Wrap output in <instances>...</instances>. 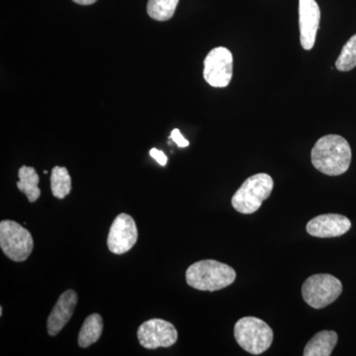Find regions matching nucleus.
Masks as SVG:
<instances>
[{
    "label": "nucleus",
    "instance_id": "9",
    "mask_svg": "<svg viewBox=\"0 0 356 356\" xmlns=\"http://www.w3.org/2000/svg\"><path fill=\"white\" fill-rule=\"evenodd\" d=\"M138 229L135 220L130 215L122 213L118 215L109 229L107 245L115 254L128 252L138 241Z\"/></svg>",
    "mask_w": 356,
    "mask_h": 356
},
{
    "label": "nucleus",
    "instance_id": "7",
    "mask_svg": "<svg viewBox=\"0 0 356 356\" xmlns=\"http://www.w3.org/2000/svg\"><path fill=\"white\" fill-rule=\"evenodd\" d=\"M233 55L228 49H213L204 60V79L213 88H226L233 76Z\"/></svg>",
    "mask_w": 356,
    "mask_h": 356
},
{
    "label": "nucleus",
    "instance_id": "5",
    "mask_svg": "<svg viewBox=\"0 0 356 356\" xmlns=\"http://www.w3.org/2000/svg\"><path fill=\"white\" fill-rule=\"evenodd\" d=\"M0 247L11 261H25L34 248V241L28 229L11 220L0 222Z\"/></svg>",
    "mask_w": 356,
    "mask_h": 356
},
{
    "label": "nucleus",
    "instance_id": "17",
    "mask_svg": "<svg viewBox=\"0 0 356 356\" xmlns=\"http://www.w3.org/2000/svg\"><path fill=\"white\" fill-rule=\"evenodd\" d=\"M179 0H149L147 10L149 17L156 21H168L175 15Z\"/></svg>",
    "mask_w": 356,
    "mask_h": 356
},
{
    "label": "nucleus",
    "instance_id": "8",
    "mask_svg": "<svg viewBox=\"0 0 356 356\" xmlns=\"http://www.w3.org/2000/svg\"><path fill=\"white\" fill-rule=\"evenodd\" d=\"M178 334L172 323L161 318H151L140 325L138 339L140 346L147 350L170 348L177 343Z\"/></svg>",
    "mask_w": 356,
    "mask_h": 356
},
{
    "label": "nucleus",
    "instance_id": "6",
    "mask_svg": "<svg viewBox=\"0 0 356 356\" xmlns=\"http://www.w3.org/2000/svg\"><path fill=\"white\" fill-rule=\"evenodd\" d=\"M343 292L341 281L331 274H315L304 282L302 296L314 309H322L334 303Z\"/></svg>",
    "mask_w": 356,
    "mask_h": 356
},
{
    "label": "nucleus",
    "instance_id": "14",
    "mask_svg": "<svg viewBox=\"0 0 356 356\" xmlns=\"http://www.w3.org/2000/svg\"><path fill=\"white\" fill-rule=\"evenodd\" d=\"M19 181L17 182V188L25 194L29 202H36L41 195V189L39 188V175L31 166H21L18 172Z\"/></svg>",
    "mask_w": 356,
    "mask_h": 356
},
{
    "label": "nucleus",
    "instance_id": "20",
    "mask_svg": "<svg viewBox=\"0 0 356 356\" xmlns=\"http://www.w3.org/2000/svg\"><path fill=\"white\" fill-rule=\"evenodd\" d=\"M149 154H151L152 158L158 161L159 165L165 166L166 163H168V156H165L163 152L159 151V149H156V147H154V149L149 151Z\"/></svg>",
    "mask_w": 356,
    "mask_h": 356
},
{
    "label": "nucleus",
    "instance_id": "22",
    "mask_svg": "<svg viewBox=\"0 0 356 356\" xmlns=\"http://www.w3.org/2000/svg\"><path fill=\"white\" fill-rule=\"evenodd\" d=\"M2 312H3V310H2V307H0V316H2Z\"/></svg>",
    "mask_w": 356,
    "mask_h": 356
},
{
    "label": "nucleus",
    "instance_id": "16",
    "mask_svg": "<svg viewBox=\"0 0 356 356\" xmlns=\"http://www.w3.org/2000/svg\"><path fill=\"white\" fill-rule=\"evenodd\" d=\"M51 193L58 199H64L72 191V178L67 168L55 166L51 175Z\"/></svg>",
    "mask_w": 356,
    "mask_h": 356
},
{
    "label": "nucleus",
    "instance_id": "4",
    "mask_svg": "<svg viewBox=\"0 0 356 356\" xmlns=\"http://www.w3.org/2000/svg\"><path fill=\"white\" fill-rule=\"evenodd\" d=\"M234 336L243 350L254 355L264 353L273 341V329L264 321L255 317L240 318L235 325Z\"/></svg>",
    "mask_w": 356,
    "mask_h": 356
},
{
    "label": "nucleus",
    "instance_id": "11",
    "mask_svg": "<svg viewBox=\"0 0 356 356\" xmlns=\"http://www.w3.org/2000/svg\"><path fill=\"white\" fill-rule=\"evenodd\" d=\"M351 228L348 218L339 214H325L313 218L307 224L309 235L317 238H336L348 233Z\"/></svg>",
    "mask_w": 356,
    "mask_h": 356
},
{
    "label": "nucleus",
    "instance_id": "3",
    "mask_svg": "<svg viewBox=\"0 0 356 356\" xmlns=\"http://www.w3.org/2000/svg\"><path fill=\"white\" fill-rule=\"evenodd\" d=\"M274 182L270 175L257 173L248 177L232 198L234 209L242 214H252L270 196Z\"/></svg>",
    "mask_w": 356,
    "mask_h": 356
},
{
    "label": "nucleus",
    "instance_id": "12",
    "mask_svg": "<svg viewBox=\"0 0 356 356\" xmlns=\"http://www.w3.org/2000/svg\"><path fill=\"white\" fill-rule=\"evenodd\" d=\"M76 304L77 294L74 290H67L60 295L47 322V329L51 337L57 336L70 322Z\"/></svg>",
    "mask_w": 356,
    "mask_h": 356
},
{
    "label": "nucleus",
    "instance_id": "1",
    "mask_svg": "<svg viewBox=\"0 0 356 356\" xmlns=\"http://www.w3.org/2000/svg\"><path fill=\"white\" fill-rule=\"evenodd\" d=\"M311 158L312 163L318 172L330 177H337L350 168V146L341 136H324L312 149Z\"/></svg>",
    "mask_w": 356,
    "mask_h": 356
},
{
    "label": "nucleus",
    "instance_id": "2",
    "mask_svg": "<svg viewBox=\"0 0 356 356\" xmlns=\"http://www.w3.org/2000/svg\"><path fill=\"white\" fill-rule=\"evenodd\" d=\"M187 284L200 291H218L235 282L233 267L214 259H205L191 264L185 273Z\"/></svg>",
    "mask_w": 356,
    "mask_h": 356
},
{
    "label": "nucleus",
    "instance_id": "19",
    "mask_svg": "<svg viewBox=\"0 0 356 356\" xmlns=\"http://www.w3.org/2000/svg\"><path fill=\"white\" fill-rule=\"evenodd\" d=\"M170 138H172L173 142H175L178 147H186L189 146L188 140L185 139L178 129H175V130L172 131V135H170Z\"/></svg>",
    "mask_w": 356,
    "mask_h": 356
},
{
    "label": "nucleus",
    "instance_id": "10",
    "mask_svg": "<svg viewBox=\"0 0 356 356\" xmlns=\"http://www.w3.org/2000/svg\"><path fill=\"white\" fill-rule=\"evenodd\" d=\"M320 21L321 10L316 0H299L300 42L304 50L313 49Z\"/></svg>",
    "mask_w": 356,
    "mask_h": 356
},
{
    "label": "nucleus",
    "instance_id": "15",
    "mask_svg": "<svg viewBox=\"0 0 356 356\" xmlns=\"http://www.w3.org/2000/svg\"><path fill=\"white\" fill-rule=\"evenodd\" d=\"M103 320L99 314H92L84 321L79 334V346L86 348L95 343L102 337Z\"/></svg>",
    "mask_w": 356,
    "mask_h": 356
},
{
    "label": "nucleus",
    "instance_id": "21",
    "mask_svg": "<svg viewBox=\"0 0 356 356\" xmlns=\"http://www.w3.org/2000/svg\"><path fill=\"white\" fill-rule=\"evenodd\" d=\"M72 1L81 4V6H91V4L95 3L97 0H72Z\"/></svg>",
    "mask_w": 356,
    "mask_h": 356
},
{
    "label": "nucleus",
    "instance_id": "18",
    "mask_svg": "<svg viewBox=\"0 0 356 356\" xmlns=\"http://www.w3.org/2000/svg\"><path fill=\"white\" fill-rule=\"evenodd\" d=\"M356 67V34L343 47L336 62V67L339 72H350Z\"/></svg>",
    "mask_w": 356,
    "mask_h": 356
},
{
    "label": "nucleus",
    "instance_id": "13",
    "mask_svg": "<svg viewBox=\"0 0 356 356\" xmlns=\"http://www.w3.org/2000/svg\"><path fill=\"white\" fill-rule=\"evenodd\" d=\"M337 334L334 331H322L312 337L306 344L304 356H330L337 343Z\"/></svg>",
    "mask_w": 356,
    "mask_h": 356
}]
</instances>
